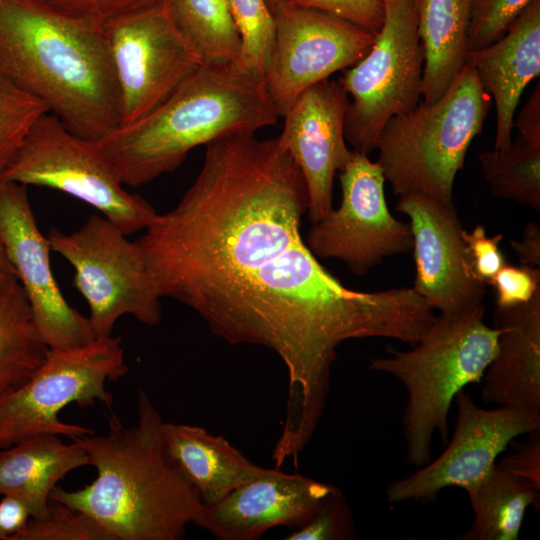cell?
Returning <instances> with one entry per match:
<instances>
[{
    "mask_svg": "<svg viewBox=\"0 0 540 540\" xmlns=\"http://www.w3.org/2000/svg\"><path fill=\"white\" fill-rule=\"evenodd\" d=\"M305 179L278 138L255 132L206 145L195 181L136 240L158 295L195 311L231 345L273 351L288 378L281 434L308 442L338 347L361 338L416 344L434 318L411 287L350 289L308 248Z\"/></svg>",
    "mask_w": 540,
    "mask_h": 540,
    "instance_id": "6da1fadb",
    "label": "cell"
},
{
    "mask_svg": "<svg viewBox=\"0 0 540 540\" xmlns=\"http://www.w3.org/2000/svg\"><path fill=\"white\" fill-rule=\"evenodd\" d=\"M162 423L140 387L133 426L111 412L106 433L71 439L88 455L95 480L74 491L56 486L50 500L88 514L113 540L183 539L189 524L200 526L204 505L168 462Z\"/></svg>",
    "mask_w": 540,
    "mask_h": 540,
    "instance_id": "7a4b0ae2",
    "label": "cell"
},
{
    "mask_svg": "<svg viewBox=\"0 0 540 540\" xmlns=\"http://www.w3.org/2000/svg\"><path fill=\"white\" fill-rule=\"evenodd\" d=\"M0 74L73 133L99 141L120 126V96L102 26L40 0H0Z\"/></svg>",
    "mask_w": 540,
    "mask_h": 540,
    "instance_id": "3957f363",
    "label": "cell"
},
{
    "mask_svg": "<svg viewBox=\"0 0 540 540\" xmlns=\"http://www.w3.org/2000/svg\"><path fill=\"white\" fill-rule=\"evenodd\" d=\"M279 117L264 79L235 63H204L149 114L97 142L121 182L137 187L176 170L197 146Z\"/></svg>",
    "mask_w": 540,
    "mask_h": 540,
    "instance_id": "277c9868",
    "label": "cell"
},
{
    "mask_svg": "<svg viewBox=\"0 0 540 540\" xmlns=\"http://www.w3.org/2000/svg\"><path fill=\"white\" fill-rule=\"evenodd\" d=\"M484 305L436 315L407 351L372 358L369 368L398 379L407 391L403 413L407 462L417 468L431 460L433 437H448V415L456 394L482 381L493 359L498 330L484 322Z\"/></svg>",
    "mask_w": 540,
    "mask_h": 540,
    "instance_id": "5b68a950",
    "label": "cell"
},
{
    "mask_svg": "<svg viewBox=\"0 0 540 540\" xmlns=\"http://www.w3.org/2000/svg\"><path fill=\"white\" fill-rule=\"evenodd\" d=\"M467 63L435 102L389 119L377 139L378 163L394 194L453 202V184L492 106Z\"/></svg>",
    "mask_w": 540,
    "mask_h": 540,
    "instance_id": "8992f818",
    "label": "cell"
},
{
    "mask_svg": "<svg viewBox=\"0 0 540 540\" xmlns=\"http://www.w3.org/2000/svg\"><path fill=\"white\" fill-rule=\"evenodd\" d=\"M128 371L122 339L96 337L66 349L50 348L41 367L22 385L0 394V450L27 438L53 434L71 439L94 431L62 421L59 413L75 403L101 402L111 408L107 382Z\"/></svg>",
    "mask_w": 540,
    "mask_h": 540,
    "instance_id": "52a82bcc",
    "label": "cell"
},
{
    "mask_svg": "<svg viewBox=\"0 0 540 540\" xmlns=\"http://www.w3.org/2000/svg\"><path fill=\"white\" fill-rule=\"evenodd\" d=\"M0 178L79 199L126 235L145 230L158 214L143 197L124 189L97 141L71 132L51 112L36 121Z\"/></svg>",
    "mask_w": 540,
    "mask_h": 540,
    "instance_id": "ba28073f",
    "label": "cell"
},
{
    "mask_svg": "<svg viewBox=\"0 0 540 540\" xmlns=\"http://www.w3.org/2000/svg\"><path fill=\"white\" fill-rule=\"evenodd\" d=\"M385 18L369 51L343 70L339 83L351 96L344 136L353 151L369 156L389 119L415 108L421 98L424 52L414 0H383Z\"/></svg>",
    "mask_w": 540,
    "mask_h": 540,
    "instance_id": "9c48e42d",
    "label": "cell"
},
{
    "mask_svg": "<svg viewBox=\"0 0 540 540\" xmlns=\"http://www.w3.org/2000/svg\"><path fill=\"white\" fill-rule=\"evenodd\" d=\"M110 220L92 215L76 231L51 228V251L74 268L73 286L89 307L88 319L96 337L109 336L123 315L146 325L162 318L160 299L144 255L136 243Z\"/></svg>",
    "mask_w": 540,
    "mask_h": 540,
    "instance_id": "30bf717a",
    "label": "cell"
},
{
    "mask_svg": "<svg viewBox=\"0 0 540 540\" xmlns=\"http://www.w3.org/2000/svg\"><path fill=\"white\" fill-rule=\"evenodd\" d=\"M102 31L119 90L120 126L149 114L204 64L170 2L113 18Z\"/></svg>",
    "mask_w": 540,
    "mask_h": 540,
    "instance_id": "8fae6325",
    "label": "cell"
},
{
    "mask_svg": "<svg viewBox=\"0 0 540 540\" xmlns=\"http://www.w3.org/2000/svg\"><path fill=\"white\" fill-rule=\"evenodd\" d=\"M341 202L312 223L306 244L317 259H337L364 276L384 259L412 250L409 223L388 209L379 163L353 151L339 171Z\"/></svg>",
    "mask_w": 540,
    "mask_h": 540,
    "instance_id": "7c38bea8",
    "label": "cell"
},
{
    "mask_svg": "<svg viewBox=\"0 0 540 540\" xmlns=\"http://www.w3.org/2000/svg\"><path fill=\"white\" fill-rule=\"evenodd\" d=\"M264 76L280 117L304 90L357 63L376 34L333 14L281 3Z\"/></svg>",
    "mask_w": 540,
    "mask_h": 540,
    "instance_id": "4fadbf2b",
    "label": "cell"
},
{
    "mask_svg": "<svg viewBox=\"0 0 540 540\" xmlns=\"http://www.w3.org/2000/svg\"><path fill=\"white\" fill-rule=\"evenodd\" d=\"M0 242L48 347L75 348L93 341L88 317L68 303L55 280L50 243L38 227L27 187L1 178Z\"/></svg>",
    "mask_w": 540,
    "mask_h": 540,
    "instance_id": "5bb4252c",
    "label": "cell"
},
{
    "mask_svg": "<svg viewBox=\"0 0 540 540\" xmlns=\"http://www.w3.org/2000/svg\"><path fill=\"white\" fill-rule=\"evenodd\" d=\"M457 421L451 441L433 462L387 488L390 503L430 501L444 488L465 489L482 478L511 441L540 429V411L506 406L478 407L460 390L455 398Z\"/></svg>",
    "mask_w": 540,
    "mask_h": 540,
    "instance_id": "9a60e30c",
    "label": "cell"
},
{
    "mask_svg": "<svg viewBox=\"0 0 540 540\" xmlns=\"http://www.w3.org/2000/svg\"><path fill=\"white\" fill-rule=\"evenodd\" d=\"M395 210L408 217L412 232V288L442 314L483 305L486 284L471 269L453 202L412 193L399 196Z\"/></svg>",
    "mask_w": 540,
    "mask_h": 540,
    "instance_id": "2e32d148",
    "label": "cell"
},
{
    "mask_svg": "<svg viewBox=\"0 0 540 540\" xmlns=\"http://www.w3.org/2000/svg\"><path fill=\"white\" fill-rule=\"evenodd\" d=\"M349 104L339 81L326 79L299 94L282 116L277 138L303 174L312 223L333 208L334 178L353 154L344 136Z\"/></svg>",
    "mask_w": 540,
    "mask_h": 540,
    "instance_id": "e0dca14e",
    "label": "cell"
},
{
    "mask_svg": "<svg viewBox=\"0 0 540 540\" xmlns=\"http://www.w3.org/2000/svg\"><path fill=\"white\" fill-rule=\"evenodd\" d=\"M340 492L301 474L266 469L217 503L204 506L199 527L219 540H257L275 527H300Z\"/></svg>",
    "mask_w": 540,
    "mask_h": 540,
    "instance_id": "ac0fdd59",
    "label": "cell"
},
{
    "mask_svg": "<svg viewBox=\"0 0 540 540\" xmlns=\"http://www.w3.org/2000/svg\"><path fill=\"white\" fill-rule=\"evenodd\" d=\"M466 63L496 107L494 149L506 151L513 119L526 86L540 74V0H531L507 32L494 43L468 51Z\"/></svg>",
    "mask_w": 540,
    "mask_h": 540,
    "instance_id": "d6986e66",
    "label": "cell"
},
{
    "mask_svg": "<svg viewBox=\"0 0 540 540\" xmlns=\"http://www.w3.org/2000/svg\"><path fill=\"white\" fill-rule=\"evenodd\" d=\"M496 352L482 381L487 404L540 411V290L527 303L498 307Z\"/></svg>",
    "mask_w": 540,
    "mask_h": 540,
    "instance_id": "ffe728a7",
    "label": "cell"
},
{
    "mask_svg": "<svg viewBox=\"0 0 540 540\" xmlns=\"http://www.w3.org/2000/svg\"><path fill=\"white\" fill-rule=\"evenodd\" d=\"M166 458L204 506L262 475L267 468L250 461L226 438L185 423H162Z\"/></svg>",
    "mask_w": 540,
    "mask_h": 540,
    "instance_id": "44dd1931",
    "label": "cell"
},
{
    "mask_svg": "<svg viewBox=\"0 0 540 540\" xmlns=\"http://www.w3.org/2000/svg\"><path fill=\"white\" fill-rule=\"evenodd\" d=\"M89 465L84 449L59 435H37L0 450V495H14L33 519L48 514L50 495L71 471Z\"/></svg>",
    "mask_w": 540,
    "mask_h": 540,
    "instance_id": "7402d4cb",
    "label": "cell"
},
{
    "mask_svg": "<svg viewBox=\"0 0 540 540\" xmlns=\"http://www.w3.org/2000/svg\"><path fill=\"white\" fill-rule=\"evenodd\" d=\"M424 52L423 102L437 101L466 63L471 0H414Z\"/></svg>",
    "mask_w": 540,
    "mask_h": 540,
    "instance_id": "603a6c76",
    "label": "cell"
},
{
    "mask_svg": "<svg viewBox=\"0 0 540 540\" xmlns=\"http://www.w3.org/2000/svg\"><path fill=\"white\" fill-rule=\"evenodd\" d=\"M49 349L19 281H0V394L24 384Z\"/></svg>",
    "mask_w": 540,
    "mask_h": 540,
    "instance_id": "cb8c5ba5",
    "label": "cell"
},
{
    "mask_svg": "<svg viewBox=\"0 0 540 540\" xmlns=\"http://www.w3.org/2000/svg\"><path fill=\"white\" fill-rule=\"evenodd\" d=\"M474 521L457 539L516 540L527 507L538 501L537 489L509 475L496 464L465 488Z\"/></svg>",
    "mask_w": 540,
    "mask_h": 540,
    "instance_id": "d4e9b609",
    "label": "cell"
},
{
    "mask_svg": "<svg viewBox=\"0 0 540 540\" xmlns=\"http://www.w3.org/2000/svg\"><path fill=\"white\" fill-rule=\"evenodd\" d=\"M175 22L204 63L237 64L241 40L227 0H169Z\"/></svg>",
    "mask_w": 540,
    "mask_h": 540,
    "instance_id": "484cf974",
    "label": "cell"
},
{
    "mask_svg": "<svg viewBox=\"0 0 540 540\" xmlns=\"http://www.w3.org/2000/svg\"><path fill=\"white\" fill-rule=\"evenodd\" d=\"M478 159L495 196L540 210V146L518 134L506 151L487 150Z\"/></svg>",
    "mask_w": 540,
    "mask_h": 540,
    "instance_id": "4316f807",
    "label": "cell"
},
{
    "mask_svg": "<svg viewBox=\"0 0 540 540\" xmlns=\"http://www.w3.org/2000/svg\"><path fill=\"white\" fill-rule=\"evenodd\" d=\"M239 33L237 65L264 79L275 34V19L267 0H227Z\"/></svg>",
    "mask_w": 540,
    "mask_h": 540,
    "instance_id": "83f0119b",
    "label": "cell"
},
{
    "mask_svg": "<svg viewBox=\"0 0 540 540\" xmlns=\"http://www.w3.org/2000/svg\"><path fill=\"white\" fill-rule=\"evenodd\" d=\"M47 106L0 74V176Z\"/></svg>",
    "mask_w": 540,
    "mask_h": 540,
    "instance_id": "f1b7e54d",
    "label": "cell"
},
{
    "mask_svg": "<svg viewBox=\"0 0 540 540\" xmlns=\"http://www.w3.org/2000/svg\"><path fill=\"white\" fill-rule=\"evenodd\" d=\"M14 540H113L110 533L88 514L50 500L43 519L31 518Z\"/></svg>",
    "mask_w": 540,
    "mask_h": 540,
    "instance_id": "f546056e",
    "label": "cell"
},
{
    "mask_svg": "<svg viewBox=\"0 0 540 540\" xmlns=\"http://www.w3.org/2000/svg\"><path fill=\"white\" fill-rule=\"evenodd\" d=\"M531 0H471L468 50L486 47L501 38Z\"/></svg>",
    "mask_w": 540,
    "mask_h": 540,
    "instance_id": "4dcf8cb0",
    "label": "cell"
},
{
    "mask_svg": "<svg viewBox=\"0 0 540 540\" xmlns=\"http://www.w3.org/2000/svg\"><path fill=\"white\" fill-rule=\"evenodd\" d=\"M352 519L342 493L333 496L309 521L295 528L287 540H338L351 538Z\"/></svg>",
    "mask_w": 540,
    "mask_h": 540,
    "instance_id": "1f68e13d",
    "label": "cell"
},
{
    "mask_svg": "<svg viewBox=\"0 0 540 540\" xmlns=\"http://www.w3.org/2000/svg\"><path fill=\"white\" fill-rule=\"evenodd\" d=\"M66 16L102 26L121 15L162 5L169 0H40Z\"/></svg>",
    "mask_w": 540,
    "mask_h": 540,
    "instance_id": "d6a6232c",
    "label": "cell"
},
{
    "mask_svg": "<svg viewBox=\"0 0 540 540\" xmlns=\"http://www.w3.org/2000/svg\"><path fill=\"white\" fill-rule=\"evenodd\" d=\"M282 3L333 14L375 34L385 18L383 0H282Z\"/></svg>",
    "mask_w": 540,
    "mask_h": 540,
    "instance_id": "836d02e7",
    "label": "cell"
},
{
    "mask_svg": "<svg viewBox=\"0 0 540 540\" xmlns=\"http://www.w3.org/2000/svg\"><path fill=\"white\" fill-rule=\"evenodd\" d=\"M489 284L495 290L498 307L524 304L540 290V269L506 263Z\"/></svg>",
    "mask_w": 540,
    "mask_h": 540,
    "instance_id": "e575fe53",
    "label": "cell"
},
{
    "mask_svg": "<svg viewBox=\"0 0 540 540\" xmlns=\"http://www.w3.org/2000/svg\"><path fill=\"white\" fill-rule=\"evenodd\" d=\"M471 269L474 275L488 284L497 272L507 263L499 248L502 234L489 236L483 225L477 224L472 231H462Z\"/></svg>",
    "mask_w": 540,
    "mask_h": 540,
    "instance_id": "d590c367",
    "label": "cell"
},
{
    "mask_svg": "<svg viewBox=\"0 0 540 540\" xmlns=\"http://www.w3.org/2000/svg\"><path fill=\"white\" fill-rule=\"evenodd\" d=\"M516 451L504 457L497 466L514 478L540 489V433H529V441L517 444Z\"/></svg>",
    "mask_w": 540,
    "mask_h": 540,
    "instance_id": "8d00e7d4",
    "label": "cell"
},
{
    "mask_svg": "<svg viewBox=\"0 0 540 540\" xmlns=\"http://www.w3.org/2000/svg\"><path fill=\"white\" fill-rule=\"evenodd\" d=\"M26 503L14 495H2L0 500V540H14L31 519Z\"/></svg>",
    "mask_w": 540,
    "mask_h": 540,
    "instance_id": "74e56055",
    "label": "cell"
},
{
    "mask_svg": "<svg viewBox=\"0 0 540 540\" xmlns=\"http://www.w3.org/2000/svg\"><path fill=\"white\" fill-rule=\"evenodd\" d=\"M509 246L515 252L520 265L539 268L540 226L538 223L527 222L521 239H510Z\"/></svg>",
    "mask_w": 540,
    "mask_h": 540,
    "instance_id": "f35d334b",
    "label": "cell"
},
{
    "mask_svg": "<svg viewBox=\"0 0 540 540\" xmlns=\"http://www.w3.org/2000/svg\"><path fill=\"white\" fill-rule=\"evenodd\" d=\"M515 127L518 134L533 145L540 146V85L537 84L522 108Z\"/></svg>",
    "mask_w": 540,
    "mask_h": 540,
    "instance_id": "ab89813d",
    "label": "cell"
},
{
    "mask_svg": "<svg viewBox=\"0 0 540 540\" xmlns=\"http://www.w3.org/2000/svg\"><path fill=\"white\" fill-rule=\"evenodd\" d=\"M16 279L17 277L15 275V272L11 267L6 257L4 248L0 242V281H11Z\"/></svg>",
    "mask_w": 540,
    "mask_h": 540,
    "instance_id": "60d3db41",
    "label": "cell"
},
{
    "mask_svg": "<svg viewBox=\"0 0 540 540\" xmlns=\"http://www.w3.org/2000/svg\"><path fill=\"white\" fill-rule=\"evenodd\" d=\"M268 5L274 14L276 9L279 7V5L282 3V0H267Z\"/></svg>",
    "mask_w": 540,
    "mask_h": 540,
    "instance_id": "b9f144b4",
    "label": "cell"
}]
</instances>
